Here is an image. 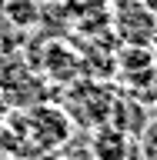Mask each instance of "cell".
<instances>
[{
  "mask_svg": "<svg viewBox=\"0 0 157 160\" xmlns=\"http://www.w3.org/2000/svg\"><path fill=\"white\" fill-rule=\"evenodd\" d=\"M97 150V160H124V150H127V137L120 130H104L94 143Z\"/></svg>",
  "mask_w": 157,
  "mask_h": 160,
  "instance_id": "6da1fadb",
  "label": "cell"
}]
</instances>
